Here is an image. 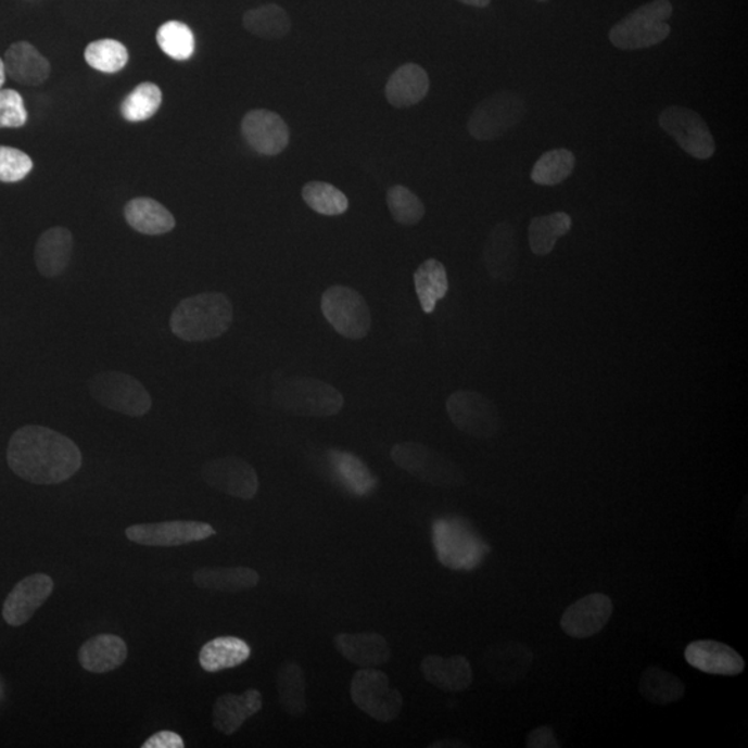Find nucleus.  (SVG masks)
Segmentation results:
<instances>
[{"mask_svg":"<svg viewBox=\"0 0 748 748\" xmlns=\"http://www.w3.org/2000/svg\"><path fill=\"white\" fill-rule=\"evenodd\" d=\"M10 470L35 485H58L83 467V452L67 435L43 426H24L9 441Z\"/></svg>","mask_w":748,"mask_h":748,"instance_id":"obj_1","label":"nucleus"},{"mask_svg":"<svg viewBox=\"0 0 748 748\" xmlns=\"http://www.w3.org/2000/svg\"><path fill=\"white\" fill-rule=\"evenodd\" d=\"M233 324V305L223 293H202L180 301L169 319V328L186 343L219 339Z\"/></svg>","mask_w":748,"mask_h":748,"instance_id":"obj_2","label":"nucleus"},{"mask_svg":"<svg viewBox=\"0 0 748 748\" xmlns=\"http://www.w3.org/2000/svg\"><path fill=\"white\" fill-rule=\"evenodd\" d=\"M431 536L436 557L446 569L476 570L490 554V546L481 538L469 520L449 516L435 520Z\"/></svg>","mask_w":748,"mask_h":748,"instance_id":"obj_3","label":"nucleus"},{"mask_svg":"<svg viewBox=\"0 0 748 748\" xmlns=\"http://www.w3.org/2000/svg\"><path fill=\"white\" fill-rule=\"evenodd\" d=\"M670 0H652L627 14L610 29V42L621 50H641L664 42L671 34L667 20L672 16Z\"/></svg>","mask_w":748,"mask_h":748,"instance_id":"obj_4","label":"nucleus"},{"mask_svg":"<svg viewBox=\"0 0 748 748\" xmlns=\"http://www.w3.org/2000/svg\"><path fill=\"white\" fill-rule=\"evenodd\" d=\"M280 408L304 418H330L340 414L344 396L322 380L293 378L284 380L275 391Z\"/></svg>","mask_w":748,"mask_h":748,"instance_id":"obj_5","label":"nucleus"},{"mask_svg":"<svg viewBox=\"0 0 748 748\" xmlns=\"http://www.w3.org/2000/svg\"><path fill=\"white\" fill-rule=\"evenodd\" d=\"M391 459L400 469L424 484L456 489L466 483L465 471L458 465L424 444L414 441L396 444L391 449Z\"/></svg>","mask_w":748,"mask_h":748,"instance_id":"obj_6","label":"nucleus"},{"mask_svg":"<svg viewBox=\"0 0 748 748\" xmlns=\"http://www.w3.org/2000/svg\"><path fill=\"white\" fill-rule=\"evenodd\" d=\"M90 395L103 408L129 418H142L153 406L152 396L138 379L123 371H100L88 380Z\"/></svg>","mask_w":748,"mask_h":748,"instance_id":"obj_7","label":"nucleus"},{"mask_svg":"<svg viewBox=\"0 0 748 748\" xmlns=\"http://www.w3.org/2000/svg\"><path fill=\"white\" fill-rule=\"evenodd\" d=\"M320 308L325 319L339 334L348 340H363L371 329V314L363 294L335 284L325 291Z\"/></svg>","mask_w":748,"mask_h":748,"instance_id":"obj_8","label":"nucleus"},{"mask_svg":"<svg viewBox=\"0 0 748 748\" xmlns=\"http://www.w3.org/2000/svg\"><path fill=\"white\" fill-rule=\"evenodd\" d=\"M351 697L359 710L379 722H393L404 706L403 695L390 686L389 675L376 668L355 672L351 681Z\"/></svg>","mask_w":748,"mask_h":748,"instance_id":"obj_9","label":"nucleus"},{"mask_svg":"<svg viewBox=\"0 0 748 748\" xmlns=\"http://www.w3.org/2000/svg\"><path fill=\"white\" fill-rule=\"evenodd\" d=\"M523 98L511 92H499L476 105L467 122L471 137L481 142H490L504 137L524 118Z\"/></svg>","mask_w":748,"mask_h":748,"instance_id":"obj_10","label":"nucleus"},{"mask_svg":"<svg viewBox=\"0 0 748 748\" xmlns=\"http://www.w3.org/2000/svg\"><path fill=\"white\" fill-rule=\"evenodd\" d=\"M446 411L452 423L476 439L490 440L499 433L498 408L489 396L476 391H456L446 400Z\"/></svg>","mask_w":748,"mask_h":748,"instance_id":"obj_11","label":"nucleus"},{"mask_svg":"<svg viewBox=\"0 0 748 748\" xmlns=\"http://www.w3.org/2000/svg\"><path fill=\"white\" fill-rule=\"evenodd\" d=\"M660 128L676 140L685 153L697 160L711 159L715 142L710 128L695 110L670 105L659 117Z\"/></svg>","mask_w":748,"mask_h":748,"instance_id":"obj_12","label":"nucleus"},{"mask_svg":"<svg viewBox=\"0 0 748 748\" xmlns=\"http://www.w3.org/2000/svg\"><path fill=\"white\" fill-rule=\"evenodd\" d=\"M217 534L203 521L174 520L162 523L130 525L125 535L134 544L150 547H175L208 540Z\"/></svg>","mask_w":748,"mask_h":748,"instance_id":"obj_13","label":"nucleus"},{"mask_svg":"<svg viewBox=\"0 0 748 748\" xmlns=\"http://www.w3.org/2000/svg\"><path fill=\"white\" fill-rule=\"evenodd\" d=\"M202 477L211 489L233 498L250 500L258 494L257 471L248 461L236 456L207 461L202 467Z\"/></svg>","mask_w":748,"mask_h":748,"instance_id":"obj_14","label":"nucleus"},{"mask_svg":"<svg viewBox=\"0 0 748 748\" xmlns=\"http://www.w3.org/2000/svg\"><path fill=\"white\" fill-rule=\"evenodd\" d=\"M242 135L251 149L269 157L283 153L290 143L289 125L278 113L264 109L244 115Z\"/></svg>","mask_w":748,"mask_h":748,"instance_id":"obj_15","label":"nucleus"},{"mask_svg":"<svg viewBox=\"0 0 748 748\" xmlns=\"http://www.w3.org/2000/svg\"><path fill=\"white\" fill-rule=\"evenodd\" d=\"M54 582L48 574H33L20 581L3 604V620L12 626L27 624L53 594Z\"/></svg>","mask_w":748,"mask_h":748,"instance_id":"obj_16","label":"nucleus"},{"mask_svg":"<svg viewBox=\"0 0 748 748\" xmlns=\"http://www.w3.org/2000/svg\"><path fill=\"white\" fill-rule=\"evenodd\" d=\"M612 609V601L605 594L584 596L567 607L560 620L561 630L575 639H586L599 634L609 624Z\"/></svg>","mask_w":748,"mask_h":748,"instance_id":"obj_17","label":"nucleus"},{"mask_svg":"<svg viewBox=\"0 0 748 748\" xmlns=\"http://www.w3.org/2000/svg\"><path fill=\"white\" fill-rule=\"evenodd\" d=\"M484 266L492 279L509 282L519 268V245L514 226L500 223L491 230L484 245Z\"/></svg>","mask_w":748,"mask_h":748,"instance_id":"obj_18","label":"nucleus"},{"mask_svg":"<svg viewBox=\"0 0 748 748\" xmlns=\"http://www.w3.org/2000/svg\"><path fill=\"white\" fill-rule=\"evenodd\" d=\"M687 664L705 674L736 676L745 671L746 662L731 646L717 641L692 642L685 650Z\"/></svg>","mask_w":748,"mask_h":748,"instance_id":"obj_19","label":"nucleus"},{"mask_svg":"<svg viewBox=\"0 0 748 748\" xmlns=\"http://www.w3.org/2000/svg\"><path fill=\"white\" fill-rule=\"evenodd\" d=\"M74 236L64 226L45 230L35 244L34 261L43 278L53 279L63 275L72 263Z\"/></svg>","mask_w":748,"mask_h":748,"instance_id":"obj_20","label":"nucleus"},{"mask_svg":"<svg viewBox=\"0 0 748 748\" xmlns=\"http://www.w3.org/2000/svg\"><path fill=\"white\" fill-rule=\"evenodd\" d=\"M532 661L534 656L529 647L517 642L492 645L484 655L485 670L502 685H514L524 680Z\"/></svg>","mask_w":748,"mask_h":748,"instance_id":"obj_21","label":"nucleus"},{"mask_svg":"<svg viewBox=\"0 0 748 748\" xmlns=\"http://www.w3.org/2000/svg\"><path fill=\"white\" fill-rule=\"evenodd\" d=\"M7 75L14 83L37 87L48 81L52 65L34 45L20 41L7 50L3 59Z\"/></svg>","mask_w":748,"mask_h":748,"instance_id":"obj_22","label":"nucleus"},{"mask_svg":"<svg viewBox=\"0 0 748 748\" xmlns=\"http://www.w3.org/2000/svg\"><path fill=\"white\" fill-rule=\"evenodd\" d=\"M430 90L426 69L416 63H406L390 75L385 84V99L395 109H409L419 104Z\"/></svg>","mask_w":748,"mask_h":748,"instance_id":"obj_23","label":"nucleus"},{"mask_svg":"<svg viewBox=\"0 0 748 748\" xmlns=\"http://www.w3.org/2000/svg\"><path fill=\"white\" fill-rule=\"evenodd\" d=\"M263 705V695L257 689H248L243 695L228 693L220 696L213 708L214 727L224 735H233L249 718L261 711Z\"/></svg>","mask_w":748,"mask_h":748,"instance_id":"obj_24","label":"nucleus"},{"mask_svg":"<svg viewBox=\"0 0 748 748\" xmlns=\"http://www.w3.org/2000/svg\"><path fill=\"white\" fill-rule=\"evenodd\" d=\"M334 646L344 659L363 668L381 667L391 659L389 642L378 632L339 634L334 637Z\"/></svg>","mask_w":748,"mask_h":748,"instance_id":"obj_25","label":"nucleus"},{"mask_svg":"<svg viewBox=\"0 0 748 748\" xmlns=\"http://www.w3.org/2000/svg\"><path fill=\"white\" fill-rule=\"evenodd\" d=\"M127 657V644L123 637L113 634L90 637L78 650L79 664L92 674H105L117 670Z\"/></svg>","mask_w":748,"mask_h":748,"instance_id":"obj_26","label":"nucleus"},{"mask_svg":"<svg viewBox=\"0 0 748 748\" xmlns=\"http://www.w3.org/2000/svg\"><path fill=\"white\" fill-rule=\"evenodd\" d=\"M420 668L426 681L444 692L466 690L473 682V670L464 656H427Z\"/></svg>","mask_w":748,"mask_h":748,"instance_id":"obj_27","label":"nucleus"},{"mask_svg":"<svg viewBox=\"0 0 748 748\" xmlns=\"http://www.w3.org/2000/svg\"><path fill=\"white\" fill-rule=\"evenodd\" d=\"M193 582L200 589L239 594L259 584V574L250 567H204L193 574Z\"/></svg>","mask_w":748,"mask_h":748,"instance_id":"obj_28","label":"nucleus"},{"mask_svg":"<svg viewBox=\"0 0 748 748\" xmlns=\"http://www.w3.org/2000/svg\"><path fill=\"white\" fill-rule=\"evenodd\" d=\"M127 224L137 232L148 236L169 233L177 226V220L157 200L137 198L130 200L124 208Z\"/></svg>","mask_w":748,"mask_h":748,"instance_id":"obj_29","label":"nucleus"},{"mask_svg":"<svg viewBox=\"0 0 748 748\" xmlns=\"http://www.w3.org/2000/svg\"><path fill=\"white\" fill-rule=\"evenodd\" d=\"M251 656L248 642L234 636H219L207 642L199 652V662L204 671L219 672L242 665Z\"/></svg>","mask_w":748,"mask_h":748,"instance_id":"obj_30","label":"nucleus"},{"mask_svg":"<svg viewBox=\"0 0 748 748\" xmlns=\"http://www.w3.org/2000/svg\"><path fill=\"white\" fill-rule=\"evenodd\" d=\"M329 460L341 485L355 496H368L378 485L369 467L363 460L345 451H330Z\"/></svg>","mask_w":748,"mask_h":748,"instance_id":"obj_31","label":"nucleus"},{"mask_svg":"<svg viewBox=\"0 0 748 748\" xmlns=\"http://www.w3.org/2000/svg\"><path fill=\"white\" fill-rule=\"evenodd\" d=\"M244 28L254 37L266 41H278L291 31V18L282 7L276 3L249 10L243 16Z\"/></svg>","mask_w":748,"mask_h":748,"instance_id":"obj_32","label":"nucleus"},{"mask_svg":"<svg viewBox=\"0 0 748 748\" xmlns=\"http://www.w3.org/2000/svg\"><path fill=\"white\" fill-rule=\"evenodd\" d=\"M416 294L424 314H433L436 303L448 293V275L444 264L430 258L416 269L414 275Z\"/></svg>","mask_w":748,"mask_h":748,"instance_id":"obj_33","label":"nucleus"},{"mask_svg":"<svg viewBox=\"0 0 748 748\" xmlns=\"http://www.w3.org/2000/svg\"><path fill=\"white\" fill-rule=\"evenodd\" d=\"M276 686H278L279 701L283 710L293 717L303 715L308 708L303 668L294 661L283 662L276 677Z\"/></svg>","mask_w":748,"mask_h":748,"instance_id":"obj_34","label":"nucleus"},{"mask_svg":"<svg viewBox=\"0 0 748 748\" xmlns=\"http://www.w3.org/2000/svg\"><path fill=\"white\" fill-rule=\"evenodd\" d=\"M639 692L652 705L667 706L680 701L685 696L686 686L671 672L651 665L641 676Z\"/></svg>","mask_w":748,"mask_h":748,"instance_id":"obj_35","label":"nucleus"},{"mask_svg":"<svg viewBox=\"0 0 748 748\" xmlns=\"http://www.w3.org/2000/svg\"><path fill=\"white\" fill-rule=\"evenodd\" d=\"M572 219L567 213H555L531 220L529 240L532 253L545 257L555 250L557 240L570 232Z\"/></svg>","mask_w":748,"mask_h":748,"instance_id":"obj_36","label":"nucleus"},{"mask_svg":"<svg viewBox=\"0 0 748 748\" xmlns=\"http://www.w3.org/2000/svg\"><path fill=\"white\" fill-rule=\"evenodd\" d=\"M575 155L567 149L549 150L542 154L532 168V182L541 186L563 183L575 168Z\"/></svg>","mask_w":748,"mask_h":748,"instance_id":"obj_37","label":"nucleus"},{"mask_svg":"<svg viewBox=\"0 0 748 748\" xmlns=\"http://www.w3.org/2000/svg\"><path fill=\"white\" fill-rule=\"evenodd\" d=\"M301 195L310 210L326 217H338L350 207L348 198L340 189L320 180L306 183Z\"/></svg>","mask_w":748,"mask_h":748,"instance_id":"obj_38","label":"nucleus"},{"mask_svg":"<svg viewBox=\"0 0 748 748\" xmlns=\"http://www.w3.org/2000/svg\"><path fill=\"white\" fill-rule=\"evenodd\" d=\"M162 104V89L153 83H143L123 100L122 114L129 123L148 122L159 112Z\"/></svg>","mask_w":748,"mask_h":748,"instance_id":"obj_39","label":"nucleus"},{"mask_svg":"<svg viewBox=\"0 0 748 748\" xmlns=\"http://www.w3.org/2000/svg\"><path fill=\"white\" fill-rule=\"evenodd\" d=\"M85 60L93 69L105 74L122 72L128 64V49L115 39H99L85 49Z\"/></svg>","mask_w":748,"mask_h":748,"instance_id":"obj_40","label":"nucleus"},{"mask_svg":"<svg viewBox=\"0 0 748 748\" xmlns=\"http://www.w3.org/2000/svg\"><path fill=\"white\" fill-rule=\"evenodd\" d=\"M386 205L396 224L404 226L418 225L424 218L426 207L418 194L404 185L391 186L386 192Z\"/></svg>","mask_w":748,"mask_h":748,"instance_id":"obj_41","label":"nucleus"},{"mask_svg":"<svg viewBox=\"0 0 748 748\" xmlns=\"http://www.w3.org/2000/svg\"><path fill=\"white\" fill-rule=\"evenodd\" d=\"M157 43L167 56L185 62L193 56L195 41L192 29L180 22H168L157 31Z\"/></svg>","mask_w":748,"mask_h":748,"instance_id":"obj_42","label":"nucleus"},{"mask_svg":"<svg viewBox=\"0 0 748 748\" xmlns=\"http://www.w3.org/2000/svg\"><path fill=\"white\" fill-rule=\"evenodd\" d=\"M33 167L31 157L22 150L0 145V182H20L28 177Z\"/></svg>","mask_w":748,"mask_h":748,"instance_id":"obj_43","label":"nucleus"},{"mask_svg":"<svg viewBox=\"0 0 748 748\" xmlns=\"http://www.w3.org/2000/svg\"><path fill=\"white\" fill-rule=\"evenodd\" d=\"M28 122L24 99L17 90L0 89V129L22 128Z\"/></svg>","mask_w":748,"mask_h":748,"instance_id":"obj_44","label":"nucleus"},{"mask_svg":"<svg viewBox=\"0 0 748 748\" xmlns=\"http://www.w3.org/2000/svg\"><path fill=\"white\" fill-rule=\"evenodd\" d=\"M525 746L529 748H559V741L555 735V731L549 726H540L531 731L527 736Z\"/></svg>","mask_w":748,"mask_h":748,"instance_id":"obj_45","label":"nucleus"},{"mask_svg":"<svg viewBox=\"0 0 748 748\" xmlns=\"http://www.w3.org/2000/svg\"><path fill=\"white\" fill-rule=\"evenodd\" d=\"M185 741L178 733L170 731H162L154 733L142 745V748H183Z\"/></svg>","mask_w":748,"mask_h":748,"instance_id":"obj_46","label":"nucleus"},{"mask_svg":"<svg viewBox=\"0 0 748 748\" xmlns=\"http://www.w3.org/2000/svg\"><path fill=\"white\" fill-rule=\"evenodd\" d=\"M459 3L466 4V7L485 9L491 4V0H458Z\"/></svg>","mask_w":748,"mask_h":748,"instance_id":"obj_47","label":"nucleus"},{"mask_svg":"<svg viewBox=\"0 0 748 748\" xmlns=\"http://www.w3.org/2000/svg\"><path fill=\"white\" fill-rule=\"evenodd\" d=\"M436 743H440V745H433L431 747H467L465 743L458 740H443Z\"/></svg>","mask_w":748,"mask_h":748,"instance_id":"obj_48","label":"nucleus"},{"mask_svg":"<svg viewBox=\"0 0 748 748\" xmlns=\"http://www.w3.org/2000/svg\"><path fill=\"white\" fill-rule=\"evenodd\" d=\"M4 81H7V69H4L3 59H0V89L3 88Z\"/></svg>","mask_w":748,"mask_h":748,"instance_id":"obj_49","label":"nucleus"},{"mask_svg":"<svg viewBox=\"0 0 748 748\" xmlns=\"http://www.w3.org/2000/svg\"><path fill=\"white\" fill-rule=\"evenodd\" d=\"M536 2H547V0H536Z\"/></svg>","mask_w":748,"mask_h":748,"instance_id":"obj_50","label":"nucleus"}]
</instances>
